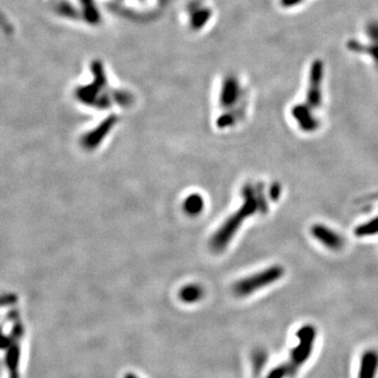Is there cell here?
<instances>
[{
	"label": "cell",
	"instance_id": "8992f818",
	"mask_svg": "<svg viewBox=\"0 0 378 378\" xmlns=\"http://www.w3.org/2000/svg\"><path fill=\"white\" fill-rule=\"evenodd\" d=\"M378 351L376 349L365 350L358 360L357 378H377Z\"/></svg>",
	"mask_w": 378,
	"mask_h": 378
},
{
	"label": "cell",
	"instance_id": "9c48e42d",
	"mask_svg": "<svg viewBox=\"0 0 378 378\" xmlns=\"http://www.w3.org/2000/svg\"><path fill=\"white\" fill-rule=\"evenodd\" d=\"M322 80L323 73L322 68H314L312 75L310 77V84L307 93V103L308 106L317 108L322 105Z\"/></svg>",
	"mask_w": 378,
	"mask_h": 378
},
{
	"label": "cell",
	"instance_id": "7c38bea8",
	"mask_svg": "<svg viewBox=\"0 0 378 378\" xmlns=\"http://www.w3.org/2000/svg\"><path fill=\"white\" fill-rule=\"evenodd\" d=\"M203 198L198 195H192L186 201V210L190 213H198L203 208Z\"/></svg>",
	"mask_w": 378,
	"mask_h": 378
},
{
	"label": "cell",
	"instance_id": "ba28073f",
	"mask_svg": "<svg viewBox=\"0 0 378 378\" xmlns=\"http://www.w3.org/2000/svg\"><path fill=\"white\" fill-rule=\"evenodd\" d=\"M291 115L300 128L306 132L314 131L318 128L320 122L312 114V108L305 104H298L292 107Z\"/></svg>",
	"mask_w": 378,
	"mask_h": 378
},
{
	"label": "cell",
	"instance_id": "7a4b0ae2",
	"mask_svg": "<svg viewBox=\"0 0 378 378\" xmlns=\"http://www.w3.org/2000/svg\"><path fill=\"white\" fill-rule=\"evenodd\" d=\"M295 338L296 343L289 351L287 363L281 364L288 372L290 378L295 376L311 358L315 348L317 330L311 324L304 325L297 330Z\"/></svg>",
	"mask_w": 378,
	"mask_h": 378
},
{
	"label": "cell",
	"instance_id": "52a82bcc",
	"mask_svg": "<svg viewBox=\"0 0 378 378\" xmlns=\"http://www.w3.org/2000/svg\"><path fill=\"white\" fill-rule=\"evenodd\" d=\"M242 93L241 83L238 79L232 75L226 77L222 82L221 94H220V104L223 107L232 106L237 102Z\"/></svg>",
	"mask_w": 378,
	"mask_h": 378
},
{
	"label": "cell",
	"instance_id": "6da1fadb",
	"mask_svg": "<svg viewBox=\"0 0 378 378\" xmlns=\"http://www.w3.org/2000/svg\"><path fill=\"white\" fill-rule=\"evenodd\" d=\"M243 196V204L237 209L235 213L230 215L225 223L221 226L220 229L214 233L211 240V247L215 251L223 250L229 242L232 240L234 234L240 229L243 222L250 215H253L258 208V198L256 197V192L254 191L253 187L247 185L242 190Z\"/></svg>",
	"mask_w": 378,
	"mask_h": 378
},
{
	"label": "cell",
	"instance_id": "30bf717a",
	"mask_svg": "<svg viewBox=\"0 0 378 378\" xmlns=\"http://www.w3.org/2000/svg\"><path fill=\"white\" fill-rule=\"evenodd\" d=\"M354 232L357 236H360V237L372 236L378 233V215L373 217L371 221L357 226Z\"/></svg>",
	"mask_w": 378,
	"mask_h": 378
},
{
	"label": "cell",
	"instance_id": "277c9868",
	"mask_svg": "<svg viewBox=\"0 0 378 378\" xmlns=\"http://www.w3.org/2000/svg\"><path fill=\"white\" fill-rule=\"evenodd\" d=\"M211 8L201 2H193L186 9L187 27L194 32L203 30L210 21Z\"/></svg>",
	"mask_w": 378,
	"mask_h": 378
},
{
	"label": "cell",
	"instance_id": "4fadbf2b",
	"mask_svg": "<svg viewBox=\"0 0 378 378\" xmlns=\"http://www.w3.org/2000/svg\"><path fill=\"white\" fill-rule=\"evenodd\" d=\"M270 195H271V197L273 198V200H276V198H278V196H280V194H281V187H280V185H276V184H274L272 187H271V189H270Z\"/></svg>",
	"mask_w": 378,
	"mask_h": 378
},
{
	"label": "cell",
	"instance_id": "3957f363",
	"mask_svg": "<svg viewBox=\"0 0 378 378\" xmlns=\"http://www.w3.org/2000/svg\"><path fill=\"white\" fill-rule=\"evenodd\" d=\"M285 271L282 266H270L236 282L233 286V293L238 297H247L280 281Z\"/></svg>",
	"mask_w": 378,
	"mask_h": 378
},
{
	"label": "cell",
	"instance_id": "8fae6325",
	"mask_svg": "<svg viewBox=\"0 0 378 378\" xmlns=\"http://www.w3.org/2000/svg\"><path fill=\"white\" fill-rule=\"evenodd\" d=\"M114 124V119L113 118H110L109 119V120H107V121H105V124H104V126H101V127H99L97 130H96V136H87L86 138H85V145H87V146H90V147H93V146H96L98 143V141L99 140H100V139H102L103 137H104V135H102L103 132H106L108 129H110V127H112V125Z\"/></svg>",
	"mask_w": 378,
	"mask_h": 378
},
{
	"label": "cell",
	"instance_id": "5b68a950",
	"mask_svg": "<svg viewBox=\"0 0 378 378\" xmlns=\"http://www.w3.org/2000/svg\"><path fill=\"white\" fill-rule=\"evenodd\" d=\"M311 233L316 241L331 250H338L344 246V240L342 236L323 224L313 225L311 228Z\"/></svg>",
	"mask_w": 378,
	"mask_h": 378
}]
</instances>
